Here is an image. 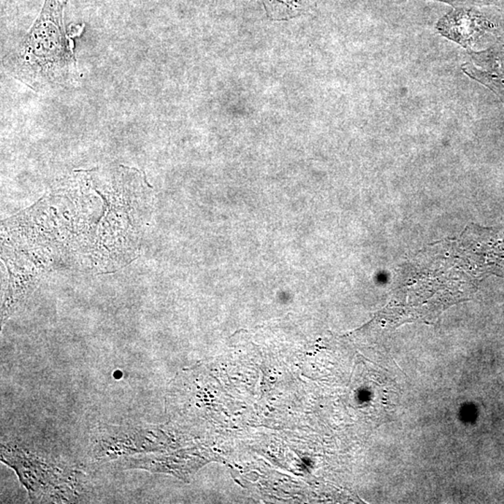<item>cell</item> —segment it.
<instances>
[{"instance_id": "1", "label": "cell", "mask_w": 504, "mask_h": 504, "mask_svg": "<svg viewBox=\"0 0 504 504\" xmlns=\"http://www.w3.org/2000/svg\"><path fill=\"white\" fill-rule=\"evenodd\" d=\"M66 3L67 0H45L39 18L19 49V78L34 87L64 85L76 72L74 54L65 33Z\"/></svg>"}, {"instance_id": "3", "label": "cell", "mask_w": 504, "mask_h": 504, "mask_svg": "<svg viewBox=\"0 0 504 504\" xmlns=\"http://www.w3.org/2000/svg\"><path fill=\"white\" fill-rule=\"evenodd\" d=\"M268 1H280V7L283 5V7H287L289 9V12H295L299 9L300 0H268Z\"/></svg>"}, {"instance_id": "2", "label": "cell", "mask_w": 504, "mask_h": 504, "mask_svg": "<svg viewBox=\"0 0 504 504\" xmlns=\"http://www.w3.org/2000/svg\"><path fill=\"white\" fill-rule=\"evenodd\" d=\"M153 429L147 426L100 427L91 439L92 457L101 462L145 453L153 449Z\"/></svg>"}]
</instances>
